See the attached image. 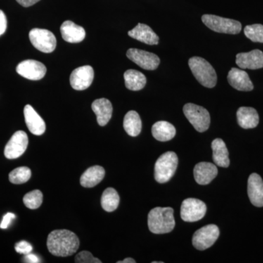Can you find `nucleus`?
Returning a JSON list of instances; mask_svg holds the SVG:
<instances>
[{"mask_svg": "<svg viewBox=\"0 0 263 263\" xmlns=\"http://www.w3.org/2000/svg\"><path fill=\"white\" fill-rule=\"evenodd\" d=\"M80 241L75 233L67 230H56L48 236L47 247L50 253L57 257H68L76 253Z\"/></svg>", "mask_w": 263, "mask_h": 263, "instance_id": "1", "label": "nucleus"}, {"mask_svg": "<svg viewBox=\"0 0 263 263\" xmlns=\"http://www.w3.org/2000/svg\"><path fill=\"white\" fill-rule=\"evenodd\" d=\"M148 226L150 231L155 234L171 233L176 226L174 209L171 207L152 209L148 215Z\"/></svg>", "mask_w": 263, "mask_h": 263, "instance_id": "2", "label": "nucleus"}, {"mask_svg": "<svg viewBox=\"0 0 263 263\" xmlns=\"http://www.w3.org/2000/svg\"><path fill=\"white\" fill-rule=\"evenodd\" d=\"M190 70L197 81L206 88H214L217 82V76L212 65L205 59L193 57L189 60Z\"/></svg>", "mask_w": 263, "mask_h": 263, "instance_id": "3", "label": "nucleus"}, {"mask_svg": "<svg viewBox=\"0 0 263 263\" xmlns=\"http://www.w3.org/2000/svg\"><path fill=\"white\" fill-rule=\"evenodd\" d=\"M179 159L176 153L167 152L159 157L155 167V178L160 183H167L174 176Z\"/></svg>", "mask_w": 263, "mask_h": 263, "instance_id": "4", "label": "nucleus"}, {"mask_svg": "<svg viewBox=\"0 0 263 263\" xmlns=\"http://www.w3.org/2000/svg\"><path fill=\"white\" fill-rule=\"evenodd\" d=\"M203 24L216 32L237 34L241 31L242 25L238 21L222 18L218 15L205 14L202 16Z\"/></svg>", "mask_w": 263, "mask_h": 263, "instance_id": "5", "label": "nucleus"}, {"mask_svg": "<svg viewBox=\"0 0 263 263\" xmlns=\"http://www.w3.org/2000/svg\"><path fill=\"white\" fill-rule=\"evenodd\" d=\"M183 114L199 133H203L209 128L211 117L209 112L203 107L193 103H187L183 106Z\"/></svg>", "mask_w": 263, "mask_h": 263, "instance_id": "6", "label": "nucleus"}, {"mask_svg": "<svg viewBox=\"0 0 263 263\" xmlns=\"http://www.w3.org/2000/svg\"><path fill=\"white\" fill-rule=\"evenodd\" d=\"M29 37L33 46L43 53H51L56 48V37L47 29H32L29 32Z\"/></svg>", "mask_w": 263, "mask_h": 263, "instance_id": "7", "label": "nucleus"}, {"mask_svg": "<svg viewBox=\"0 0 263 263\" xmlns=\"http://www.w3.org/2000/svg\"><path fill=\"white\" fill-rule=\"evenodd\" d=\"M219 236V228L215 224H208L194 233L193 245L198 250H205L214 245Z\"/></svg>", "mask_w": 263, "mask_h": 263, "instance_id": "8", "label": "nucleus"}, {"mask_svg": "<svg viewBox=\"0 0 263 263\" xmlns=\"http://www.w3.org/2000/svg\"><path fill=\"white\" fill-rule=\"evenodd\" d=\"M206 205L202 200L187 198L183 200L181 206V217L184 221L194 222L200 220L205 215Z\"/></svg>", "mask_w": 263, "mask_h": 263, "instance_id": "9", "label": "nucleus"}, {"mask_svg": "<svg viewBox=\"0 0 263 263\" xmlns=\"http://www.w3.org/2000/svg\"><path fill=\"white\" fill-rule=\"evenodd\" d=\"M29 139L25 132H15L8 142L5 148V156L9 160H14L21 157L28 146Z\"/></svg>", "mask_w": 263, "mask_h": 263, "instance_id": "10", "label": "nucleus"}, {"mask_svg": "<svg viewBox=\"0 0 263 263\" xmlns=\"http://www.w3.org/2000/svg\"><path fill=\"white\" fill-rule=\"evenodd\" d=\"M127 57L144 70H155L160 64V58L155 53L137 48H129Z\"/></svg>", "mask_w": 263, "mask_h": 263, "instance_id": "11", "label": "nucleus"}, {"mask_svg": "<svg viewBox=\"0 0 263 263\" xmlns=\"http://www.w3.org/2000/svg\"><path fill=\"white\" fill-rule=\"evenodd\" d=\"M46 66L36 60H27L19 63L16 67V72L25 79L32 81L42 79L46 74Z\"/></svg>", "mask_w": 263, "mask_h": 263, "instance_id": "12", "label": "nucleus"}, {"mask_svg": "<svg viewBox=\"0 0 263 263\" xmlns=\"http://www.w3.org/2000/svg\"><path fill=\"white\" fill-rule=\"evenodd\" d=\"M94 70L89 65L78 67L71 73V86L78 91L88 89L94 80Z\"/></svg>", "mask_w": 263, "mask_h": 263, "instance_id": "13", "label": "nucleus"}, {"mask_svg": "<svg viewBox=\"0 0 263 263\" xmlns=\"http://www.w3.org/2000/svg\"><path fill=\"white\" fill-rule=\"evenodd\" d=\"M237 65L241 69L257 70L263 67V52L255 49L247 53H240L236 55Z\"/></svg>", "mask_w": 263, "mask_h": 263, "instance_id": "14", "label": "nucleus"}, {"mask_svg": "<svg viewBox=\"0 0 263 263\" xmlns=\"http://www.w3.org/2000/svg\"><path fill=\"white\" fill-rule=\"evenodd\" d=\"M228 81L232 87L238 91H249L254 89L248 73L240 69L233 67L228 73Z\"/></svg>", "mask_w": 263, "mask_h": 263, "instance_id": "15", "label": "nucleus"}, {"mask_svg": "<svg viewBox=\"0 0 263 263\" xmlns=\"http://www.w3.org/2000/svg\"><path fill=\"white\" fill-rule=\"evenodd\" d=\"M217 174V167L211 162H199L194 168L195 181L200 185L209 184L215 179Z\"/></svg>", "mask_w": 263, "mask_h": 263, "instance_id": "16", "label": "nucleus"}, {"mask_svg": "<svg viewBox=\"0 0 263 263\" xmlns=\"http://www.w3.org/2000/svg\"><path fill=\"white\" fill-rule=\"evenodd\" d=\"M24 118L29 130L35 136H41L46 131V123L30 105L24 109Z\"/></svg>", "mask_w": 263, "mask_h": 263, "instance_id": "17", "label": "nucleus"}, {"mask_svg": "<svg viewBox=\"0 0 263 263\" xmlns=\"http://www.w3.org/2000/svg\"><path fill=\"white\" fill-rule=\"evenodd\" d=\"M248 195L249 200L254 206H263V181L257 174H252L249 176Z\"/></svg>", "mask_w": 263, "mask_h": 263, "instance_id": "18", "label": "nucleus"}, {"mask_svg": "<svg viewBox=\"0 0 263 263\" xmlns=\"http://www.w3.org/2000/svg\"><path fill=\"white\" fill-rule=\"evenodd\" d=\"M91 108L96 115L99 125L102 127L106 125L113 113V106L110 101L108 99H98L91 104Z\"/></svg>", "mask_w": 263, "mask_h": 263, "instance_id": "19", "label": "nucleus"}, {"mask_svg": "<svg viewBox=\"0 0 263 263\" xmlns=\"http://www.w3.org/2000/svg\"><path fill=\"white\" fill-rule=\"evenodd\" d=\"M60 31L62 38L67 43H81L86 37L85 29L71 21H66L64 22L60 27Z\"/></svg>", "mask_w": 263, "mask_h": 263, "instance_id": "20", "label": "nucleus"}, {"mask_svg": "<svg viewBox=\"0 0 263 263\" xmlns=\"http://www.w3.org/2000/svg\"><path fill=\"white\" fill-rule=\"evenodd\" d=\"M128 35L151 46L159 43L158 35L146 24H138L134 29L128 32Z\"/></svg>", "mask_w": 263, "mask_h": 263, "instance_id": "21", "label": "nucleus"}, {"mask_svg": "<svg viewBox=\"0 0 263 263\" xmlns=\"http://www.w3.org/2000/svg\"><path fill=\"white\" fill-rule=\"evenodd\" d=\"M237 120L240 127L243 129H252L258 125L259 115L253 108L240 107L237 111Z\"/></svg>", "mask_w": 263, "mask_h": 263, "instance_id": "22", "label": "nucleus"}, {"mask_svg": "<svg viewBox=\"0 0 263 263\" xmlns=\"http://www.w3.org/2000/svg\"><path fill=\"white\" fill-rule=\"evenodd\" d=\"M105 170L99 165L92 166L86 170L81 176V186L86 188H91L101 182L105 177Z\"/></svg>", "mask_w": 263, "mask_h": 263, "instance_id": "23", "label": "nucleus"}, {"mask_svg": "<svg viewBox=\"0 0 263 263\" xmlns=\"http://www.w3.org/2000/svg\"><path fill=\"white\" fill-rule=\"evenodd\" d=\"M212 148L214 163L219 167H229V152L223 140L221 138H216L212 142Z\"/></svg>", "mask_w": 263, "mask_h": 263, "instance_id": "24", "label": "nucleus"}, {"mask_svg": "<svg viewBox=\"0 0 263 263\" xmlns=\"http://www.w3.org/2000/svg\"><path fill=\"white\" fill-rule=\"evenodd\" d=\"M152 136L157 141L166 142L171 141L176 134V128L171 123L165 121L156 122L152 128Z\"/></svg>", "mask_w": 263, "mask_h": 263, "instance_id": "25", "label": "nucleus"}, {"mask_svg": "<svg viewBox=\"0 0 263 263\" xmlns=\"http://www.w3.org/2000/svg\"><path fill=\"white\" fill-rule=\"evenodd\" d=\"M124 78L126 87L131 91H139L146 86V76L139 71L128 70L124 72Z\"/></svg>", "mask_w": 263, "mask_h": 263, "instance_id": "26", "label": "nucleus"}, {"mask_svg": "<svg viewBox=\"0 0 263 263\" xmlns=\"http://www.w3.org/2000/svg\"><path fill=\"white\" fill-rule=\"evenodd\" d=\"M123 125L129 136H138L142 129V122L139 114L135 110L128 112L124 117Z\"/></svg>", "mask_w": 263, "mask_h": 263, "instance_id": "27", "label": "nucleus"}, {"mask_svg": "<svg viewBox=\"0 0 263 263\" xmlns=\"http://www.w3.org/2000/svg\"><path fill=\"white\" fill-rule=\"evenodd\" d=\"M119 194L114 188H108L103 192L101 197V205L107 212H113L119 206Z\"/></svg>", "mask_w": 263, "mask_h": 263, "instance_id": "28", "label": "nucleus"}, {"mask_svg": "<svg viewBox=\"0 0 263 263\" xmlns=\"http://www.w3.org/2000/svg\"><path fill=\"white\" fill-rule=\"evenodd\" d=\"M32 173L27 167H19L12 171L9 174L10 182L14 184H22L30 179Z\"/></svg>", "mask_w": 263, "mask_h": 263, "instance_id": "29", "label": "nucleus"}, {"mask_svg": "<svg viewBox=\"0 0 263 263\" xmlns=\"http://www.w3.org/2000/svg\"><path fill=\"white\" fill-rule=\"evenodd\" d=\"M43 193L40 190H33L24 197V205L29 209H37L42 205Z\"/></svg>", "mask_w": 263, "mask_h": 263, "instance_id": "30", "label": "nucleus"}, {"mask_svg": "<svg viewBox=\"0 0 263 263\" xmlns=\"http://www.w3.org/2000/svg\"><path fill=\"white\" fill-rule=\"evenodd\" d=\"M246 37L254 43H263V25L256 24L248 25L245 27Z\"/></svg>", "mask_w": 263, "mask_h": 263, "instance_id": "31", "label": "nucleus"}, {"mask_svg": "<svg viewBox=\"0 0 263 263\" xmlns=\"http://www.w3.org/2000/svg\"><path fill=\"white\" fill-rule=\"evenodd\" d=\"M75 262L76 263H101L102 261L95 257L91 252L83 251L76 255Z\"/></svg>", "mask_w": 263, "mask_h": 263, "instance_id": "32", "label": "nucleus"}, {"mask_svg": "<svg viewBox=\"0 0 263 263\" xmlns=\"http://www.w3.org/2000/svg\"><path fill=\"white\" fill-rule=\"evenodd\" d=\"M15 249L18 254L26 255V254L32 252V247L28 242L25 241V240H22V241L18 242V243L15 245Z\"/></svg>", "mask_w": 263, "mask_h": 263, "instance_id": "33", "label": "nucleus"}, {"mask_svg": "<svg viewBox=\"0 0 263 263\" xmlns=\"http://www.w3.org/2000/svg\"><path fill=\"white\" fill-rule=\"evenodd\" d=\"M16 218L14 214L13 213H8L5 214L4 217H3V221L0 223V228L1 229H7L9 227L11 221Z\"/></svg>", "mask_w": 263, "mask_h": 263, "instance_id": "34", "label": "nucleus"}, {"mask_svg": "<svg viewBox=\"0 0 263 263\" xmlns=\"http://www.w3.org/2000/svg\"><path fill=\"white\" fill-rule=\"evenodd\" d=\"M7 29V18L4 12L0 10V36L3 35Z\"/></svg>", "mask_w": 263, "mask_h": 263, "instance_id": "35", "label": "nucleus"}, {"mask_svg": "<svg viewBox=\"0 0 263 263\" xmlns=\"http://www.w3.org/2000/svg\"><path fill=\"white\" fill-rule=\"evenodd\" d=\"M24 262L28 263H37L41 262L39 257L37 255L34 254H26L25 257L24 258Z\"/></svg>", "mask_w": 263, "mask_h": 263, "instance_id": "36", "label": "nucleus"}, {"mask_svg": "<svg viewBox=\"0 0 263 263\" xmlns=\"http://www.w3.org/2000/svg\"><path fill=\"white\" fill-rule=\"evenodd\" d=\"M16 1L18 4L22 5V6L28 8V7L32 6L33 5L36 4L41 0H16Z\"/></svg>", "mask_w": 263, "mask_h": 263, "instance_id": "37", "label": "nucleus"}, {"mask_svg": "<svg viewBox=\"0 0 263 263\" xmlns=\"http://www.w3.org/2000/svg\"><path fill=\"white\" fill-rule=\"evenodd\" d=\"M136 261L134 259L130 258V257H129V258H126L124 259V260L122 261H119L118 263H136Z\"/></svg>", "mask_w": 263, "mask_h": 263, "instance_id": "38", "label": "nucleus"}, {"mask_svg": "<svg viewBox=\"0 0 263 263\" xmlns=\"http://www.w3.org/2000/svg\"><path fill=\"white\" fill-rule=\"evenodd\" d=\"M163 262H153V263H162Z\"/></svg>", "mask_w": 263, "mask_h": 263, "instance_id": "39", "label": "nucleus"}]
</instances>
